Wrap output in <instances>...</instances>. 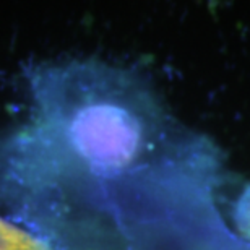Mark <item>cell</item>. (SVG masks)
<instances>
[{
	"mask_svg": "<svg viewBox=\"0 0 250 250\" xmlns=\"http://www.w3.org/2000/svg\"><path fill=\"white\" fill-rule=\"evenodd\" d=\"M236 221L241 231L247 239H250V187L246 190V193L242 195L241 202L237 205L236 211Z\"/></svg>",
	"mask_w": 250,
	"mask_h": 250,
	"instance_id": "obj_1",
	"label": "cell"
}]
</instances>
